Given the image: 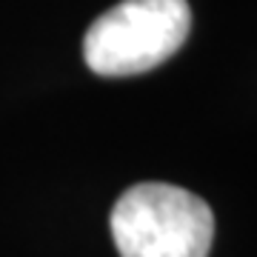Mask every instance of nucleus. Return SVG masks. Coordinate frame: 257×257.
I'll use <instances>...</instances> for the list:
<instances>
[{
    "instance_id": "obj_1",
    "label": "nucleus",
    "mask_w": 257,
    "mask_h": 257,
    "mask_svg": "<svg viewBox=\"0 0 257 257\" xmlns=\"http://www.w3.org/2000/svg\"><path fill=\"white\" fill-rule=\"evenodd\" d=\"M120 257H209L214 214L197 194L172 183H138L111 209Z\"/></svg>"
},
{
    "instance_id": "obj_2",
    "label": "nucleus",
    "mask_w": 257,
    "mask_h": 257,
    "mask_svg": "<svg viewBox=\"0 0 257 257\" xmlns=\"http://www.w3.org/2000/svg\"><path fill=\"white\" fill-rule=\"evenodd\" d=\"M189 26L186 0H123L89 26L83 57L103 77L143 74L180 52Z\"/></svg>"
}]
</instances>
